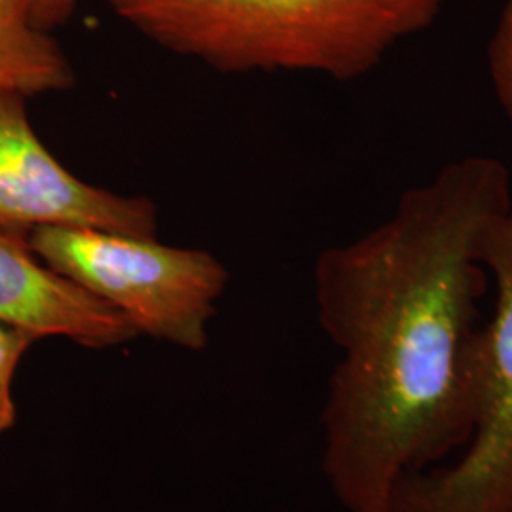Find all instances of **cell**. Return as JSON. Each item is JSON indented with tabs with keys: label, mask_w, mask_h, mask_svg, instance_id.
<instances>
[{
	"label": "cell",
	"mask_w": 512,
	"mask_h": 512,
	"mask_svg": "<svg viewBox=\"0 0 512 512\" xmlns=\"http://www.w3.org/2000/svg\"><path fill=\"white\" fill-rule=\"evenodd\" d=\"M509 169L465 156L393 215L315 262L319 323L340 351L321 412V469L348 512H391L404 476L463 450L476 418L484 243L511 207Z\"/></svg>",
	"instance_id": "6da1fadb"
},
{
	"label": "cell",
	"mask_w": 512,
	"mask_h": 512,
	"mask_svg": "<svg viewBox=\"0 0 512 512\" xmlns=\"http://www.w3.org/2000/svg\"><path fill=\"white\" fill-rule=\"evenodd\" d=\"M129 27L220 73L355 80L450 0H105Z\"/></svg>",
	"instance_id": "7a4b0ae2"
},
{
	"label": "cell",
	"mask_w": 512,
	"mask_h": 512,
	"mask_svg": "<svg viewBox=\"0 0 512 512\" xmlns=\"http://www.w3.org/2000/svg\"><path fill=\"white\" fill-rule=\"evenodd\" d=\"M27 238L52 270L118 311L137 336L207 348L230 279L209 251L88 226H46Z\"/></svg>",
	"instance_id": "3957f363"
},
{
	"label": "cell",
	"mask_w": 512,
	"mask_h": 512,
	"mask_svg": "<svg viewBox=\"0 0 512 512\" xmlns=\"http://www.w3.org/2000/svg\"><path fill=\"white\" fill-rule=\"evenodd\" d=\"M482 260L494 313L476 332V418L452 465L404 476L391 512H512V203L490 230Z\"/></svg>",
	"instance_id": "277c9868"
},
{
	"label": "cell",
	"mask_w": 512,
	"mask_h": 512,
	"mask_svg": "<svg viewBox=\"0 0 512 512\" xmlns=\"http://www.w3.org/2000/svg\"><path fill=\"white\" fill-rule=\"evenodd\" d=\"M0 226L23 236L46 226H88L156 238L158 211L148 198L78 179L40 141L27 97L0 92Z\"/></svg>",
	"instance_id": "5b68a950"
},
{
	"label": "cell",
	"mask_w": 512,
	"mask_h": 512,
	"mask_svg": "<svg viewBox=\"0 0 512 512\" xmlns=\"http://www.w3.org/2000/svg\"><path fill=\"white\" fill-rule=\"evenodd\" d=\"M0 321L37 340L65 338L88 349L120 348L137 338L118 311L52 270L27 236L2 226Z\"/></svg>",
	"instance_id": "8992f818"
},
{
	"label": "cell",
	"mask_w": 512,
	"mask_h": 512,
	"mask_svg": "<svg viewBox=\"0 0 512 512\" xmlns=\"http://www.w3.org/2000/svg\"><path fill=\"white\" fill-rule=\"evenodd\" d=\"M69 57L21 0H0V92L29 97L73 88Z\"/></svg>",
	"instance_id": "52a82bcc"
},
{
	"label": "cell",
	"mask_w": 512,
	"mask_h": 512,
	"mask_svg": "<svg viewBox=\"0 0 512 512\" xmlns=\"http://www.w3.org/2000/svg\"><path fill=\"white\" fill-rule=\"evenodd\" d=\"M35 342L37 338L29 332L0 321V435L10 431L16 423L14 378L19 363Z\"/></svg>",
	"instance_id": "ba28073f"
},
{
	"label": "cell",
	"mask_w": 512,
	"mask_h": 512,
	"mask_svg": "<svg viewBox=\"0 0 512 512\" xmlns=\"http://www.w3.org/2000/svg\"><path fill=\"white\" fill-rule=\"evenodd\" d=\"M488 71L497 101L512 126V0L501 12L488 46Z\"/></svg>",
	"instance_id": "9c48e42d"
},
{
	"label": "cell",
	"mask_w": 512,
	"mask_h": 512,
	"mask_svg": "<svg viewBox=\"0 0 512 512\" xmlns=\"http://www.w3.org/2000/svg\"><path fill=\"white\" fill-rule=\"evenodd\" d=\"M31 19L40 29L52 33L73 18L82 0H21Z\"/></svg>",
	"instance_id": "30bf717a"
}]
</instances>
